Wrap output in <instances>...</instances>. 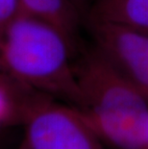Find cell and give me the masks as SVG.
Wrapping results in <instances>:
<instances>
[{
    "mask_svg": "<svg viewBox=\"0 0 148 149\" xmlns=\"http://www.w3.org/2000/svg\"><path fill=\"white\" fill-rule=\"evenodd\" d=\"M21 145L29 149H104L80 111L35 91L25 107Z\"/></svg>",
    "mask_w": 148,
    "mask_h": 149,
    "instance_id": "3957f363",
    "label": "cell"
},
{
    "mask_svg": "<svg viewBox=\"0 0 148 149\" xmlns=\"http://www.w3.org/2000/svg\"><path fill=\"white\" fill-rule=\"evenodd\" d=\"M88 18L127 25L148 33V0H92Z\"/></svg>",
    "mask_w": 148,
    "mask_h": 149,
    "instance_id": "8992f818",
    "label": "cell"
},
{
    "mask_svg": "<svg viewBox=\"0 0 148 149\" xmlns=\"http://www.w3.org/2000/svg\"><path fill=\"white\" fill-rule=\"evenodd\" d=\"M20 12L58 30L75 54L79 53V33L84 18L70 0H18Z\"/></svg>",
    "mask_w": 148,
    "mask_h": 149,
    "instance_id": "5b68a950",
    "label": "cell"
},
{
    "mask_svg": "<svg viewBox=\"0 0 148 149\" xmlns=\"http://www.w3.org/2000/svg\"><path fill=\"white\" fill-rule=\"evenodd\" d=\"M20 13L18 0H0V31Z\"/></svg>",
    "mask_w": 148,
    "mask_h": 149,
    "instance_id": "ba28073f",
    "label": "cell"
},
{
    "mask_svg": "<svg viewBox=\"0 0 148 149\" xmlns=\"http://www.w3.org/2000/svg\"><path fill=\"white\" fill-rule=\"evenodd\" d=\"M72 4L75 6V8L77 9L78 12L80 13L82 17L84 19H86V17L89 15L90 5L92 3V0H70Z\"/></svg>",
    "mask_w": 148,
    "mask_h": 149,
    "instance_id": "9c48e42d",
    "label": "cell"
},
{
    "mask_svg": "<svg viewBox=\"0 0 148 149\" xmlns=\"http://www.w3.org/2000/svg\"><path fill=\"white\" fill-rule=\"evenodd\" d=\"M93 46L148 98V33L127 25L88 18Z\"/></svg>",
    "mask_w": 148,
    "mask_h": 149,
    "instance_id": "277c9868",
    "label": "cell"
},
{
    "mask_svg": "<svg viewBox=\"0 0 148 149\" xmlns=\"http://www.w3.org/2000/svg\"><path fill=\"white\" fill-rule=\"evenodd\" d=\"M35 91L0 70V132L21 125L25 107Z\"/></svg>",
    "mask_w": 148,
    "mask_h": 149,
    "instance_id": "52a82bcc",
    "label": "cell"
},
{
    "mask_svg": "<svg viewBox=\"0 0 148 149\" xmlns=\"http://www.w3.org/2000/svg\"><path fill=\"white\" fill-rule=\"evenodd\" d=\"M18 149H29V148H27V147H25V146H23V145H21V146L18 148Z\"/></svg>",
    "mask_w": 148,
    "mask_h": 149,
    "instance_id": "8fae6325",
    "label": "cell"
},
{
    "mask_svg": "<svg viewBox=\"0 0 148 149\" xmlns=\"http://www.w3.org/2000/svg\"><path fill=\"white\" fill-rule=\"evenodd\" d=\"M75 55L58 30L24 13L0 31V70L80 109L83 98L74 71Z\"/></svg>",
    "mask_w": 148,
    "mask_h": 149,
    "instance_id": "6da1fadb",
    "label": "cell"
},
{
    "mask_svg": "<svg viewBox=\"0 0 148 149\" xmlns=\"http://www.w3.org/2000/svg\"><path fill=\"white\" fill-rule=\"evenodd\" d=\"M142 149H148V119H147L145 136H144V141H143V148Z\"/></svg>",
    "mask_w": 148,
    "mask_h": 149,
    "instance_id": "30bf717a",
    "label": "cell"
},
{
    "mask_svg": "<svg viewBox=\"0 0 148 149\" xmlns=\"http://www.w3.org/2000/svg\"><path fill=\"white\" fill-rule=\"evenodd\" d=\"M74 62L86 121L103 141L116 149H142L148 98L93 45Z\"/></svg>",
    "mask_w": 148,
    "mask_h": 149,
    "instance_id": "7a4b0ae2",
    "label": "cell"
}]
</instances>
